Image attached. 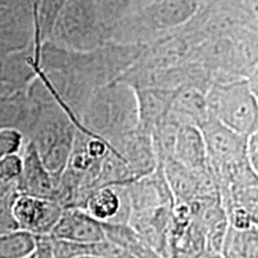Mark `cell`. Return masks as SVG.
Returning <instances> with one entry per match:
<instances>
[{
  "label": "cell",
  "instance_id": "30bf717a",
  "mask_svg": "<svg viewBox=\"0 0 258 258\" xmlns=\"http://www.w3.org/2000/svg\"><path fill=\"white\" fill-rule=\"evenodd\" d=\"M173 158L192 172L211 170L201 131L191 124H180L176 135Z\"/></svg>",
  "mask_w": 258,
  "mask_h": 258
},
{
  "label": "cell",
  "instance_id": "5b68a950",
  "mask_svg": "<svg viewBox=\"0 0 258 258\" xmlns=\"http://www.w3.org/2000/svg\"><path fill=\"white\" fill-rule=\"evenodd\" d=\"M206 101L209 115L234 133L247 138L258 132L257 91L250 80L214 82Z\"/></svg>",
  "mask_w": 258,
  "mask_h": 258
},
{
  "label": "cell",
  "instance_id": "9c48e42d",
  "mask_svg": "<svg viewBox=\"0 0 258 258\" xmlns=\"http://www.w3.org/2000/svg\"><path fill=\"white\" fill-rule=\"evenodd\" d=\"M48 237L77 244L98 243L106 239L102 222L80 208H64Z\"/></svg>",
  "mask_w": 258,
  "mask_h": 258
},
{
  "label": "cell",
  "instance_id": "277c9868",
  "mask_svg": "<svg viewBox=\"0 0 258 258\" xmlns=\"http://www.w3.org/2000/svg\"><path fill=\"white\" fill-rule=\"evenodd\" d=\"M76 133V124L55 102L41 103L27 140L34 144L43 166L57 183L69 164Z\"/></svg>",
  "mask_w": 258,
  "mask_h": 258
},
{
  "label": "cell",
  "instance_id": "8992f818",
  "mask_svg": "<svg viewBox=\"0 0 258 258\" xmlns=\"http://www.w3.org/2000/svg\"><path fill=\"white\" fill-rule=\"evenodd\" d=\"M63 209L54 200L21 194L16 195L12 205V212L19 230L35 237H48L62 215Z\"/></svg>",
  "mask_w": 258,
  "mask_h": 258
},
{
  "label": "cell",
  "instance_id": "7402d4cb",
  "mask_svg": "<svg viewBox=\"0 0 258 258\" xmlns=\"http://www.w3.org/2000/svg\"><path fill=\"white\" fill-rule=\"evenodd\" d=\"M36 240L37 247L36 252H35V258H54L48 237H36Z\"/></svg>",
  "mask_w": 258,
  "mask_h": 258
},
{
  "label": "cell",
  "instance_id": "8fae6325",
  "mask_svg": "<svg viewBox=\"0 0 258 258\" xmlns=\"http://www.w3.org/2000/svg\"><path fill=\"white\" fill-rule=\"evenodd\" d=\"M134 90L138 101L139 125L151 134L154 125L169 115L176 90L159 88Z\"/></svg>",
  "mask_w": 258,
  "mask_h": 258
},
{
  "label": "cell",
  "instance_id": "ac0fdd59",
  "mask_svg": "<svg viewBox=\"0 0 258 258\" xmlns=\"http://www.w3.org/2000/svg\"><path fill=\"white\" fill-rule=\"evenodd\" d=\"M25 141V135L18 128H0V159L11 154L21 153Z\"/></svg>",
  "mask_w": 258,
  "mask_h": 258
},
{
  "label": "cell",
  "instance_id": "44dd1931",
  "mask_svg": "<svg viewBox=\"0 0 258 258\" xmlns=\"http://www.w3.org/2000/svg\"><path fill=\"white\" fill-rule=\"evenodd\" d=\"M246 159L251 170L258 175V132L246 139Z\"/></svg>",
  "mask_w": 258,
  "mask_h": 258
},
{
  "label": "cell",
  "instance_id": "52a82bcc",
  "mask_svg": "<svg viewBox=\"0 0 258 258\" xmlns=\"http://www.w3.org/2000/svg\"><path fill=\"white\" fill-rule=\"evenodd\" d=\"M21 156L23 159V170L16 183V191L21 195L50 199L55 201L57 182L43 166L31 141H25Z\"/></svg>",
  "mask_w": 258,
  "mask_h": 258
},
{
  "label": "cell",
  "instance_id": "7a4b0ae2",
  "mask_svg": "<svg viewBox=\"0 0 258 258\" xmlns=\"http://www.w3.org/2000/svg\"><path fill=\"white\" fill-rule=\"evenodd\" d=\"M85 131L98 135L110 145L139 125L135 90L123 82H114L90 97L79 117Z\"/></svg>",
  "mask_w": 258,
  "mask_h": 258
},
{
  "label": "cell",
  "instance_id": "2e32d148",
  "mask_svg": "<svg viewBox=\"0 0 258 258\" xmlns=\"http://www.w3.org/2000/svg\"><path fill=\"white\" fill-rule=\"evenodd\" d=\"M64 3L66 0H40L38 8L35 9L34 22L40 31L42 42L47 41L49 37L54 21Z\"/></svg>",
  "mask_w": 258,
  "mask_h": 258
},
{
  "label": "cell",
  "instance_id": "e0dca14e",
  "mask_svg": "<svg viewBox=\"0 0 258 258\" xmlns=\"http://www.w3.org/2000/svg\"><path fill=\"white\" fill-rule=\"evenodd\" d=\"M106 27L112 29L129 14L132 0H95ZM111 37V36H110Z\"/></svg>",
  "mask_w": 258,
  "mask_h": 258
},
{
  "label": "cell",
  "instance_id": "d6986e66",
  "mask_svg": "<svg viewBox=\"0 0 258 258\" xmlns=\"http://www.w3.org/2000/svg\"><path fill=\"white\" fill-rule=\"evenodd\" d=\"M23 159L21 153L11 154L0 159V183L4 185L16 186V183L22 175Z\"/></svg>",
  "mask_w": 258,
  "mask_h": 258
},
{
  "label": "cell",
  "instance_id": "603a6c76",
  "mask_svg": "<svg viewBox=\"0 0 258 258\" xmlns=\"http://www.w3.org/2000/svg\"><path fill=\"white\" fill-rule=\"evenodd\" d=\"M195 258H225L220 252H215V251L206 250L202 253H200L198 257Z\"/></svg>",
  "mask_w": 258,
  "mask_h": 258
},
{
  "label": "cell",
  "instance_id": "9a60e30c",
  "mask_svg": "<svg viewBox=\"0 0 258 258\" xmlns=\"http://www.w3.org/2000/svg\"><path fill=\"white\" fill-rule=\"evenodd\" d=\"M36 247V237L28 232L18 230L0 235V258H28Z\"/></svg>",
  "mask_w": 258,
  "mask_h": 258
},
{
  "label": "cell",
  "instance_id": "5bb4252c",
  "mask_svg": "<svg viewBox=\"0 0 258 258\" xmlns=\"http://www.w3.org/2000/svg\"><path fill=\"white\" fill-rule=\"evenodd\" d=\"M40 0H0V28L19 30L34 27V11Z\"/></svg>",
  "mask_w": 258,
  "mask_h": 258
},
{
  "label": "cell",
  "instance_id": "7c38bea8",
  "mask_svg": "<svg viewBox=\"0 0 258 258\" xmlns=\"http://www.w3.org/2000/svg\"><path fill=\"white\" fill-rule=\"evenodd\" d=\"M170 114L179 124L199 128L209 117L206 92L195 86H180L175 92Z\"/></svg>",
  "mask_w": 258,
  "mask_h": 258
},
{
  "label": "cell",
  "instance_id": "ba28073f",
  "mask_svg": "<svg viewBox=\"0 0 258 258\" xmlns=\"http://www.w3.org/2000/svg\"><path fill=\"white\" fill-rule=\"evenodd\" d=\"M84 211L103 224L127 225L129 218L127 185L103 186L95 190L86 200Z\"/></svg>",
  "mask_w": 258,
  "mask_h": 258
},
{
  "label": "cell",
  "instance_id": "d4e9b609",
  "mask_svg": "<svg viewBox=\"0 0 258 258\" xmlns=\"http://www.w3.org/2000/svg\"><path fill=\"white\" fill-rule=\"evenodd\" d=\"M35 252H36V251H35ZM28 258H35V253L32 254V256H30V257H28Z\"/></svg>",
  "mask_w": 258,
  "mask_h": 258
},
{
  "label": "cell",
  "instance_id": "3957f363",
  "mask_svg": "<svg viewBox=\"0 0 258 258\" xmlns=\"http://www.w3.org/2000/svg\"><path fill=\"white\" fill-rule=\"evenodd\" d=\"M110 36L95 0H66L47 41L70 51L85 53L109 43Z\"/></svg>",
  "mask_w": 258,
  "mask_h": 258
},
{
  "label": "cell",
  "instance_id": "cb8c5ba5",
  "mask_svg": "<svg viewBox=\"0 0 258 258\" xmlns=\"http://www.w3.org/2000/svg\"><path fill=\"white\" fill-rule=\"evenodd\" d=\"M79 258H103V257H79Z\"/></svg>",
  "mask_w": 258,
  "mask_h": 258
},
{
  "label": "cell",
  "instance_id": "ffe728a7",
  "mask_svg": "<svg viewBox=\"0 0 258 258\" xmlns=\"http://www.w3.org/2000/svg\"><path fill=\"white\" fill-rule=\"evenodd\" d=\"M17 194L16 190H12L0 196V235L19 230L14 217V212H12V205Z\"/></svg>",
  "mask_w": 258,
  "mask_h": 258
},
{
  "label": "cell",
  "instance_id": "4fadbf2b",
  "mask_svg": "<svg viewBox=\"0 0 258 258\" xmlns=\"http://www.w3.org/2000/svg\"><path fill=\"white\" fill-rule=\"evenodd\" d=\"M103 228L106 239L117 245L129 258H161L131 226L103 224Z\"/></svg>",
  "mask_w": 258,
  "mask_h": 258
},
{
  "label": "cell",
  "instance_id": "6da1fadb",
  "mask_svg": "<svg viewBox=\"0 0 258 258\" xmlns=\"http://www.w3.org/2000/svg\"><path fill=\"white\" fill-rule=\"evenodd\" d=\"M129 198L128 226H131L161 258L169 256V232L173 200L163 166L127 184Z\"/></svg>",
  "mask_w": 258,
  "mask_h": 258
}]
</instances>
